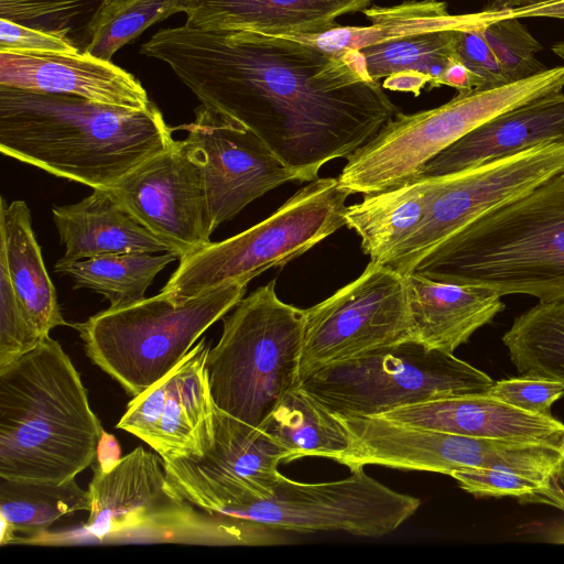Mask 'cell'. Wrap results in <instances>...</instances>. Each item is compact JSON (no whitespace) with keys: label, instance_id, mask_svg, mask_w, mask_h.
Segmentation results:
<instances>
[{"label":"cell","instance_id":"obj_38","mask_svg":"<svg viewBox=\"0 0 564 564\" xmlns=\"http://www.w3.org/2000/svg\"><path fill=\"white\" fill-rule=\"evenodd\" d=\"M480 26L459 29L456 37V57L473 74L476 89H490L510 84Z\"/></svg>","mask_w":564,"mask_h":564},{"label":"cell","instance_id":"obj_34","mask_svg":"<svg viewBox=\"0 0 564 564\" xmlns=\"http://www.w3.org/2000/svg\"><path fill=\"white\" fill-rule=\"evenodd\" d=\"M100 0H0V18L61 36L76 46L79 26L88 24Z\"/></svg>","mask_w":564,"mask_h":564},{"label":"cell","instance_id":"obj_8","mask_svg":"<svg viewBox=\"0 0 564 564\" xmlns=\"http://www.w3.org/2000/svg\"><path fill=\"white\" fill-rule=\"evenodd\" d=\"M349 195L337 177L307 182L264 220L180 258L160 292L184 301L226 282L248 284L260 273L302 256L345 226V202Z\"/></svg>","mask_w":564,"mask_h":564},{"label":"cell","instance_id":"obj_6","mask_svg":"<svg viewBox=\"0 0 564 564\" xmlns=\"http://www.w3.org/2000/svg\"><path fill=\"white\" fill-rule=\"evenodd\" d=\"M247 285L226 282L176 301L160 292L109 306L75 323L90 361L137 397L169 373L214 323L243 297Z\"/></svg>","mask_w":564,"mask_h":564},{"label":"cell","instance_id":"obj_28","mask_svg":"<svg viewBox=\"0 0 564 564\" xmlns=\"http://www.w3.org/2000/svg\"><path fill=\"white\" fill-rule=\"evenodd\" d=\"M90 509L88 490L75 478L52 484L0 477L1 545L25 543L62 517Z\"/></svg>","mask_w":564,"mask_h":564},{"label":"cell","instance_id":"obj_39","mask_svg":"<svg viewBox=\"0 0 564 564\" xmlns=\"http://www.w3.org/2000/svg\"><path fill=\"white\" fill-rule=\"evenodd\" d=\"M0 53L75 54L79 50L61 36L0 18Z\"/></svg>","mask_w":564,"mask_h":564},{"label":"cell","instance_id":"obj_18","mask_svg":"<svg viewBox=\"0 0 564 564\" xmlns=\"http://www.w3.org/2000/svg\"><path fill=\"white\" fill-rule=\"evenodd\" d=\"M0 86L76 96L132 110L154 105L132 74L87 52L0 53Z\"/></svg>","mask_w":564,"mask_h":564},{"label":"cell","instance_id":"obj_32","mask_svg":"<svg viewBox=\"0 0 564 564\" xmlns=\"http://www.w3.org/2000/svg\"><path fill=\"white\" fill-rule=\"evenodd\" d=\"M186 0H113L101 3L88 24L83 52L111 61L119 48L152 24L184 12Z\"/></svg>","mask_w":564,"mask_h":564},{"label":"cell","instance_id":"obj_45","mask_svg":"<svg viewBox=\"0 0 564 564\" xmlns=\"http://www.w3.org/2000/svg\"><path fill=\"white\" fill-rule=\"evenodd\" d=\"M552 51L556 56L564 61V41L554 43Z\"/></svg>","mask_w":564,"mask_h":564},{"label":"cell","instance_id":"obj_12","mask_svg":"<svg viewBox=\"0 0 564 564\" xmlns=\"http://www.w3.org/2000/svg\"><path fill=\"white\" fill-rule=\"evenodd\" d=\"M420 505L416 497L395 491L357 467L343 479L325 482H300L281 475L272 496L231 517L292 533L336 531L379 538L395 531Z\"/></svg>","mask_w":564,"mask_h":564},{"label":"cell","instance_id":"obj_17","mask_svg":"<svg viewBox=\"0 0 564 564\" xmlns=\"http://www.w3.org/2000/svg\"><path fill=\"white\" fill-rule=\"evenodd\" d=\"M203 337L164 377L128 403L116 427L148 444L163 459H194L214 445L215 409Z\"/></svg>","mask_w":564,"mask_h":564},{"label":"cell","instance_id":"obj_2","mask_svg":"<svg viewBox=\"0 0 564 564\" xmlns=\"http://www.w3.org/2000/svg\"><path fill=\"white\" fill-rule=\"evenodd\" d=\"M160 109L0 86V151L93 189H111L174 139Z\"/></svg>","mask_w":564,"mask_h":564},{"label":"cell","instance_id":"obj_41","mask_svg":"<svg viewBox=\"0 0 564 564\" xmlns=\"http://www.w3.org/2000/svg\"><path fill=\"white\" fill-rule=\"evenodd\" d=\"M455 88L457 93H469L476 89V82L473 74L459 61H454L441 78V86Z\"/></svg>","mask_w":564,"mask_h":564},{"label":"cell","instance_id":"obj_1","mask_svg":"<svg viewBox=\"0 0 564 564\" xmlns=\"http://www.w3.org/2000/svg\"><path fill=\"white\" fill-rule=\"evenodd\" d=\"M140 53L169 65L200 105L251 130L300 182L348 158L401 112L359 51L184 24L159 30Z\"/></svg>","mask_w":564,"mask_h":564},{"label":"cell","instance_id":"obj_46","mask_svg":"<svg viewBox=\"0 0 564 564\" xmlns=\"http://www.w3.org/2000/svg\"><path fill=\"white\" fill-rule=\"evenodd\" d=\"M102 3H106V2H110V1H113V0H100Z\"/></svg>","mask_w":564,"mask_h":564},{"label":"cell","instance_id":"obj_11","mask_svg":"<svg viewBox=\"0 0 564 564\" xmlns=\"http://www.w3.org/2000/svg\"><path fill=\"white\" fill-rule=\"evenodd\" d=\"M301 378L328 365L415 339L405 278L369 261L364 272L306 308Z\"/></svg>","mask_w":564,"mask_h":564},{"label":"cell","instance_id":"obj_5","mask_svg":"<svg viewBox=\"0 0 564 564\" xmlns=\"http://www.w3.org/2000/svg\"><path fill=\"white\" fill-rule=\"evenodd\" d=\"M305 310L282 302L275 280L242 297L223 317V333L206 359L215 405L261 427L279 401L301 383Z\"/></svg>","mask_w":564,"mask_h":564},{"label":"cell","instance_id":"obj_13","mask_svg":"<svg viewBox=\"0 0 564 564\" xmlns=\"http://www.w3.org/2000/svg\"><path fill=\"white\" fill-rule=\"evenodd\" d=\"M91 466V509L83 525L89 536L100 543H178L197 507L171 489L161 455L138 446L108 471Z\"/></svg>","mask_w":564,"mask_h":564},{"label":"cell","instance_id":"obj_35","mask_svg":"<svg viewBox=\"0 0 564 564\" xmlns=\"http://www.w3.org/2000/svg\"><path fill=\"white\" fill-rule=\"evenodd\" d=\"M481 32L509 83L530 78L547 69L535 57L542 45L508 10H501L500 15L481 28Z\"/></svg>","mask_w":564,"mask_h":564},{"label":"cell","instance_id":"obj_4","mask_svg":"<svg viewBox=\"0 0 564 564\" xmlns=\"http://www.w3.org/2000/svg\"><path fill=\"white\" fill-rule=\"evenodd\" d=\"M412 272L501 296L564 299V174L480 216Z\"/></svg>","mask_w":564,"mask_h":564},{"label":"cell","instance_id":"obj_40","mask_svg":"<svg viewBox=\"0 0 564 564\" xmlns=\"http://www.w3.org/2000/svg\"><path fill=\"white\" fill-rule=\"evenodd\" d=\"M429 83V77L423 74L416 72H399L386 77L381 85L383 89L412 93L414 96H419L422 88Z\"/></svg>","mask_w":564,"mask_h":564},{"label":"cell","instance_id":"obj_20","mask_svg":"<svg viewBox=\"0 0 564 564\" xmlns=\"http://www.w3.org/2000/svg\"><path fill=\"white\" fill-rule=\"evenodd\" d=\"M554 142H564L563 93L538 98L486 121L429 161L422 175H444Z\"/></svg>","mask_w":564,"mask_h":564},{"label":"cell","instance_id":"obj_7","mask_svg":"<svg viewBox=\"0 0 564 564\" xmlns=\"http://www.w3.org/2000/svg\"><path fill=\"white\" fill-rule=\"evenodd\" d=\"M563 88L564 66H556L505 86L457 93L433 109L399 112L346 158L338 183L350 194L366 195L413 181L429 161L480 124Z\"/></svg>","mask_w":564,"mask_h":564},{"label":"cell","instance_id":"obj_37","mask_svg":"<svg viewBox=\"0 0 564 564\" xmlns=\"http://www.w3.org/2000/svg\"><path fill=\"white\" fill-rule=\"evenodd\" d=\"M486 394L527 412L552 415V404L564 397V384L554 380L522 376L495 381Z\"/></svg>","mask_w":564,"mask_h":564},{"label":"cell","instance_id":"obj_22","mask_svg":"<svg viewBox=\"0 0 564 564\" xmlns=\"http://www.w3.org/2000/svg\"><path fill=\"white\" fill-rule=\"evenodd\" d=\"M371 0H186V25L203 30H243L265 34L314 33L336 18L362 11Z\"/></svg>","mask_w":564,"mask_h":564},{"label":"cell","instance_id":"obj_43","mask_svg":"<svg viewBox=\"0 0 564 564\" xmlns=\"http://www.w3.org/2000/svg\"><path fill=\"white\" fill-rule=\"evenodd\" d=\"M513 17H553L564 19V0H555L549 3L509 10Z\"/></svg>","mask_w":564,"mask_h":564},{"label":"cell","instance_id":"obj_21","mask_svg":"<svg viewBox=\"0 0 564 564\" xmlns=\"http://www.w3.org/2000/svg\"><path fill=\"white\" fill-rule=\"evenodd\" d=\"M415 339L454 354L480 327L505 310L501 295L486 286L404 275Z\"/></svg>","mask_w":564,"mask_h":564},{"label":"cell","instance_id":"obj_25","mask_svg":"<svg viewBox=\"0 0 564 564\" xmlns=\"http://www.w3.org/2000/svg\"><path fill=\"white\" fill-rule=\"evenodd\" d=\"M0 260L6 263L13 290L31 323L44 336L68 325L61 312L56 291L46 271L24 200L0 205Z\"/></svg>","mask_w":564,"mask_h":564},{"label":"cell","instance_id":"obj_27","mask_svg":"<svg viewBox=\"0 0 564 564\" xmlns=\"http://www.w3.org/2000/svg\"><path fill=\"white\" fill-rule=\"evenodd\" d=\"M260 429L289 451V462L306 456L335 460L351 442L341 419L301 383L284 394Z\"/></svg>","mask_w":564,"mask_h":564},{"label":"cell","instance_id":"obj_15","mask_svg":"<svg viewBox=\"0 0 564 564\" xmlns=\"http://www.w3.org/2000/svg\"><path fill=\"white\" fill-rule=\"evenodd\" d=\"M176 129L187 131L183 143L202 170L214 230L267 192L300 182L251 130L210 108L200 105Z\"/></svg>","mask_w":564,"mask_h":564},{"label":"cell","instance_id":"obj_29","mask_svg":"<svg viewBox=\"0 0 564 564\" xmlns=\"http://www.w3.org/2000/svg\"><path fill=\"white\" fill-rule=\"evenodd\" d=\"M176 259L172 252L111 253L77 261L58 259L55 271L70 276L74 289L93 290L104 295L110 306H119L144 299L155 275Z\"/></svg>","mask_w":564,"mask_h":564},{"label":"cell","instance_id":"obj_3","mask_svg":"<svg viewBox=\"0 0 564 564\" xmlns=\"http://www.w3.org/2000/svg\"><path fill=\"white\" fill-rule=\"evenodd\" d=\"M102 426L50 335L0 369V477L62 484L91 466Z\"/></svg>","mask_w":564,"mask_h":564},{"label":"cell","instance_id":"obj_14","mask_svg":"<svg viewBox=\"0 0 564 564\" xmlns=\"http://www.w3.org/2000/svg\"><path fill=\"white\" fill-rule=\"evenodd\" d=\"M290 453L260 427L215 409L213 447L194 459H163L171 489L208 512L232 516L272 496Z\"/></svg>","mask_w":564,"mask_h":564},{"label":"cell","instance_id":"obj_24","mask_svg":"<svg viewBox=\"0 0 564 564\" xmlns=\"http://www.w3.org/2000/svg\"><path fill=\"white\" fill-rule=\"evenodd\" d=\"M362 12L370 20V25L351 26L337 23L324 31L288 36L328 53L343 54L410 34L485 25L500 15L501 10L488 9L478 13L451 14L444 1L421 0L405 1L391 7H367Z\"/></svg>","mask_w":564,"mask_h":564},{"label":"cell","instance_id":"obj_36","mask_svg":"<svg viewBox=\"0 0 564 564\" xmlns=\"http://www.w3.org/2000/svg\"><path fill=\"white\" fill-rule=\"evenodd\" d=\"M44 337L25 315L0 260V369L34 349Z\"/></svg>","mask_w":564,"mask_h":564},{"label":"cell","instance_id":"obj_31","mask_svg":"<svg viewBox=\"0 0 564 564\" xmlns=\"http://www.w3.org/2000/svg\"><path fill=\"white\" fill-rule=\"evenodd\" d=\"M458 30L443 29L410 34L359 52L372 80L379 82L399 72H416L429 77L430 88H436L441 86V78L447 67L457 59Z\"/></svg>","mask_w":564,"mask_h":564},{"label":"cell","instance_id":"obj_19","mask_svg":"<svg viewBox=\"0 0 564 564\" xmlns=\"http://www.w3.org/2000/svg\"><path fill=\"white\" fill-rule=\"evenodd\" d=\"M388 421L470 437L551 444L564 448V423L486 393L444 398L391 410Z\"/></svg>","mask_w":564,"mask_h":564},{"label":"cell","instance_id":"obj_33","mask_svg":"<svg viewBox=\"0 0 564 564\" xmlns=\"http://www.w3.org/2000/svg\"><path fill=\"white\" fill-rule=\"evenodd\" d=\"M451 477L475 497H512L521 503L547 505L564 511V469L551 474H527L475 468L456 470Z\"/></svg>","mask_w":564,"mask_h":564},{"label":"cell","instance_id":"obj_10","mask_svg":"<svg viewBox=\"0 0 564 564\" xmlns=\"http://www.w3.org/2000/svg\"><path fill=\"white\" fill-rule=\"evenodd\" d=\"M564 174V142L528 150L441 175L426 215L382 264L410 274L431 252L486 213Z\"/></svg>","mask_w":564,"mask_h":564},{"label":"cell","instance_id":"obj_30","mask_svg":"<svg viewBox=\"0 0 564 564\" xmlns=\"http://www.w3.org/2000/svg\"><path fill=\"white\" fill-rule=\"evenodd\" d=\"M502 343L521 376L564 384V299L539 302L516 317Z\"/></svg>","mask_w":564,"mask_h":564},{"label":"cell","instance_id":"obj_26","mask_svg":"<svg viewBox=\"0 0 564 564\" xmlns=\"http://www.w3.org/2000/svg\"><path fill=\"white\" fill-rule=\"evenodd\" d=\"M441 175H422L393 188L364 195L346 207L345 226L361 239L370 261L384 260L422 224L440 184Z\"/></svg>","mask_w":564,"mask_h":564},{"label":"cell","instance_id":"obj_23","mask_svg":"<svg viewBox=\"0 0 564 564\" xmlns=\"http://www.w3.org/2000/svg\"><path fill=\"white\" fill-rule=\"evenodd\" d=\"M61 242L62 261L111 253L171 252L167 245L142 226L111 189H93L82 200L52 208Z\"/></svg>","mask_w":564,"mask_h":564},{"label":"cell","instance_id":"obj_9","mask_svg":"<svg viewBox=\"0 0 564 564\" xmlns=\"http://www.w3.org/2000/svg\"><path fill=\"white\" fill-rule=\"evenodd\" d=\"M495 381L454 354L411 339L322 367L301 386L341 416L381 415L416 403L486 393Z\"/></svg>","mask_w":564,"mask_h":564},{"label":"cell","instance_id":"obj_44","mask_svg":"<svg viewBox=\"0 0 564 564\" xmlns=\"http://www.w3.org/2000/svg\"><path fill=\"white\" fill-rule=\"evenodd\" d=\"M555 0H494L491 10H513L535 7L544 3H549Z\"/></svg>","mask_w":564,"mask_h":564},{"label":"cell","instance_id":"obj_16","mask_svg":"<svg viewBox=\"0 0 564 564\" xmlns=\"http://www.w3.org/2000/svg\"><path fill=\"white\" fill-rule=\"evenodd\" d=\"M111 192L178 259L212 242L203 173L183 140L131 171Z\"/></svg>","mask_w":564,"mask_h":564},{"label":"cell","instance_id":"obj_42","mask_svg":"<svg viewBox=\"0 0 564 564\" xmlns=\"http://www.w3.org/2000/svg\"><path fill=\"white\" fill-rule=\"evenodd\" d=\"M120 447L116 437L102 432L95 463L105 471L110 470L120 460Z\"/></svg>","mask_w":564,"mask_h":564}]
</instances>
